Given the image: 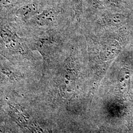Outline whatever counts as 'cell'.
<instances>
[{
    "mask_svg": "<svg viewBox=\"0 0 133 133\" xmlns=\"http://www.w3.org/2000/svg\"><path fill=\"white\" fill-rule=\"evenodd\" d=\"M10 112L15 122L19 125L27 128L33 133H44L38 124L29 114L28 112L20 105L9 104Z\"/></svg>",
    "mask_w": 133,
    "mask_h": 133,
    "instance_id": "obj_1",
    "label": "cell"
},
{
    "mask_svg": "<svg viewBox=\"0 0 133 133\" xmlns=\"http://www.w3.org/2000/svg\"><path fill=\"white\" fill-rule=\"evenodd\" d=\"M1 38L3 44L10 51L21 55L25 54L26 50L18 36L6 27H1Z\"/></svg>",
    "mask_w": 133,
    "mask_h": 133,
    "instance_id": "obj_2",
    "label": "cell"
},
{
    "mask_svg": "<svg viewBox=\"0 0 133 133\" xmlns=\"http://www.w3.org/2000/svg\"><path fill=\"white\" fill-rule=\"evenodd\" d=\"M58 12L53 8L43 10L29 21L31 24L38 26H47L53 24L57 19Z\"/></svg>",
    "mask_w": 133,
    "mask_h": 133,
    "instance_id": "obj_3",
    "label": "cell"
},
{
    "mask_svg": "<svg viewBox=\"0 0 133 133\" xmlns=\"http://www.w3.org/2000/svg\"><path fill=\"white\" fill-rule=\"evenodd\" d=\"M40 11V6L37 3H30L19 8L15 12L17 17L24 20H29Z\"/></svg>",
    "mask_w": 133,
    "mask_h": 133,
    "instance_id": "obj_4",
    "label": "cell"
},
{
    "mask_svg": "<svg viewBox=\"0 0 133 133\" xmlns=\"http://www.w3.org/2000/svg\"><path fill=\"white\" fill-rule=\"evenodd\" d=\"M53 43L49 38H42L39 39L36 43V48L38 51L42 54L43 56L48 55L51 51L52 45Z\"/></svg>",
    "mask_w": 133,
    "mask_h": 133,
    "instance_id": "obj_5",
    "label": "cell"
},
{
    "mask_svg": "<svg viewBox=\"0 0 133 133\" xmlns=\"http://www.w3.org/2000/svg\"><path fill=\"white\" fill-rule=\"evenodd\" d=\"M71 3L76 19H78L82 13V0H71Z\"/></svg>",
    "mask_w": 133,
    "mask_h": 133,
    "instance_id": "obj_6",
    "label": "cell"
},
{
    "mask_svg": "<svg viewBox=\"0 0 133 133\" xmlns=\"http://www.w3.org/2000/svg\"><path fill=\"white\" fill-rule=\"evenodd\" d=\"M44 133H53L51 130H48L46 132L44 131Z\"/></svg>",
    "mask_w": 133,
    "mask_h": 133,
    "instance_id": "obj_7",
    "label": "cell"
}]
</instances>
